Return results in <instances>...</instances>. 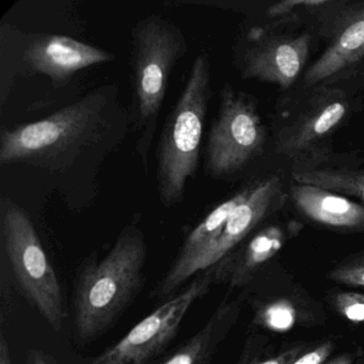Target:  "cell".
<instances>
[{"mask_svg": "<svg viewBox=\"0 0 364 364\" xmlns=\"http://www.w3.org/2000/svg\"><path fill=\"white\" fill-rule=\"evenodd\" d=\"M330 277L342 284L364 287V259L336 268Z\"/></svg>", "mask_w": 364, "mask_h": 364, "instance_id": "obj_20", "label": "cell"}, {"mask_svg": "<svg viewBox=\"0 0 364 364\" xmlns=\"http://www.w3.org/2000/svg\"><path fill=\"white\" fill-rule=\"evenodd\" d=\"M0 237L25 297L55 331H61L65 314L58 277L31 217L6 196L0 199Z\"/></svg>", "mask_w": 364, "mask_h": 364, "instance_id": "obj_5", "label": "cell"}, {"mask_svg": "<svg viewBox=\"0 0 364 364\" xmlns=\"http://www.w3.org/2000/svg\"><path fill=\"white\" fill-rule=\"evenodd\" d=\"M240 314L237 302L223 304L208 323L159 364H210L215 351Z\"/></svg>", "mask_w": 364, "mask_h": 364, "instance_id": "obj_15", "label": "cell"}, {"mask_svg": "<svg viewBox=\"0 0 364 364\" xmlns=\"http://www.w3.org/2000/svg\"><path fill=\"white\" fill-rule=\"evenodd\" d=\"M266 132L257 105L247 93L223 85L204 154V170L213 178H227L244 170L265 146Z\"/></svg>", "mask_w": 364, "mask_h": 364, "instance_id": "obj_6", "label": "cell"}, {"mask_svg": "<svg viewBox=\"0 0 364 364\" xmlns=\"http://www.w3.org/2000/svg\"><path fill=\"white\" fill-rule=\"evenodd\" d=\"M333 5V1L327 0H284L274 4L268 9L267 18L287 21V18H297L300 12H321V10H327L330 6Z\"/></svg>", "mask_w": 364, "mask_h": 364, "instance_id": "obj_18", "label": "cell"}, {"mask_svg": "<svg viewBox=\"0 0 364 364\" xmlns=\"http://www.w3.org/2000/svg\"><path fill=\"white\" fill-rule=\"evenodd\" d=\"M131 114L119 99V86L105 85L52 116L0 132V166L41 170L59 181L78 171H97L121 144Z\"/></svg>", "mask_w": 364, "mask_h": 364, "instance_id": "obj_1", "label": "cell"}, {"mask_svg": "<svg viewBox=\"0 0 364 364\" xmlns=\"http://www.w3.org/2000/svg\"><path fill=\"white\" fill-rule=\"evenodd\" d=\"M212 97L210 58L206 50H200L157 146V191L164 208L183 201L187 184L197 173Z\"/></svg>", "mask_w": 364, "mask_h": 364, "instance_id": "obj_4", "label": "cell"}, {"mask_svg": "<svg viewBox=\"0 0 364 364\" xmlns=\"http://www.w3.org/2000/svg\"><path fill=\"white\" fill-rule=\"evenodd\" d=\"M291 198L296 208L315 223L334 229L364 230V206L340 193L295 183Z\"/></svg>", "mask_w": 364, "mask_h": 364, "instance_id": "obj_13", "label": "cell"}, {"mask_svg": "<svg viewBox=\"0 0 364 364\" xmlns=\"http://www.w3.org/2000/svg\"><path fill=\"white\" fill-rule=\"evenodd\" d=\"M257 318L261 325L272 331H289L297 321V310L287 300H277L264 306Z\"/></svg>", "mask_w": 364, "mask_h": 364, "instance_id": "obj_17", "label": "cell"}, {"mask_svg": "<svg viewBox=\"0 0 364 364\" xmlns=\"http://www.w3.org/2000/svg\"><path fill=\"white\" fill-rule=\"evenodd\" d=\"M132 127L136 151L149 172V154L159 125L168 85L176 63L188 52L182 29L165 16L152 14L131 31Z\"/></svg>", "mask_w": 364, "mask_h": 364, "instance_id": "obj_3", "label": "cell"}, {"mask_svg": "<svg viewBox=\"0 0 364 364\" xmlns=\"http://www.w3.org/2000/svg\"><path fill=\"white\" fill-rule=\"evenodd\" d=\"M26 364H58V362L52 355L46 351L31 349L27 357Z\"/></svg>", "mask_w": 364, "mask_h": 364, "instance_id": "obj_23", "label": "cell"}, {"mask_svg": "<svg viewBox=\"0 0 364 364\" xmlns=\"http://www.w3.org/2000/svg\"><path fill=\"white\" fill-rule=\"evenodd\" d=\"M299 184L313 185L336 193L353 196L364 202V172L343 169H304L293 172Z\"/></svg>", "mask_w": 364, "mask_h": 364, "instance_id": "obj_16", "label": "cell"}, {"mask_svg": "<svg viewBox=\"0 0 364 364\" xmlns=\"http://www.w3.org/2000/svg\"><path fill=\"white\" fill-rule=\"evenodd\" d=\"M332 349H333V345L328 341L318 345L316 348L302 353L291 364H323L331 353Z\"/></svg>", "mask_w": 364, "mask_h": 364, "instance_id": "obj_21", "label": "cell"}, {"mask_svg": "<svg viewBox=\"0 0 364 364\" xmlns=\"http://www.w3.org/2000/svg\"><path fill=\"white\" fill-rule=\"evenodd\" d=\"M327 26V48L304 74L306 86L325 82L364 57V3L332 8Z\"/></svg>", "mask_w": 364, "mask_h": 364, "instance_id": "obj_11", "label": "cell"}, {"mask_svg": "<svg viewBox=\"0 0 364 364\" xmlns=\"http://www.w3.org/2000/svg\"><path fill=\"white\" fill-rule=\"evenodd\" d=\"M148 259L146 236L132 223L119 234L107 255L92 252L74 280V330L88 343L114 327L144 287Z\"/></svg>", "mask_w": 364, "mask_h": 364, "instance_id": "obj_2", "label": "cell"}, {"mask_svg": "<svg viewBox=\"0 0 364 364\" xmlns=\"http://www.w3.org/2000/svg\"><path fill=\"white\" fill-rule=\"evenodd\" d=\"M114 55L67 36L37 35L29 40L22 60L33 73L48 76L57 87L65 86L82 70L114 61Z\"/></svg>", "mask_w": 364, "mask_h": 364, "instance_id": "obj_10", "label": "cell"}, {"mask_svg": "<svg viewBox=\"0 0 364 364\" xmlns=\"http://www.w3.org/2000/svg\"><path fill=\"white\" fill-rule=\"evenodd\" d=\"M348 108V102L340 91H319L279 132L277 152L295 157L311 150L343 122Z\"/></svg>", "mask_w": 364, "mask_h": 364, "instance_id": "obj_12", "label": "cell"}, {"mask_svg": "<svg viewBox=\"0 0 364 364\" xmlns=\"http://www.w3.org/2000/svg\"><path fill=\"white\" fill-rule=\"evenodd\" d=\"M215 282L214 269L206 270L156 310L134 326L112 346L88 364H151L176 338L191 306L210 291Z\"/></svg>", "mask_w": 364, "mask_h": 364, "instance_id": "obj_7", "label": "cell"}, {"mask_svg": "<svg viewBox=\"0 0 364 364\" xmlns=\"http://www.w3.org/2000/svg\"><path fill=\"white\" fill-rule=\"evenodd\" d=\"M281 191L282 184L279 176H268L253 183L248 197L233 210L218 237L193 262L188 272V281L230 257L278 204Z\"/></svg>", "mask_w": 364, "mask_h": 364, "instance_id": "obj_8", "label": "cell"}, {"mask_svg": "<svg viewBox=\"0 0 364 364\" xmlns=\"http://www.w3.org/2000/svg\"><path fill=\"white\" fill-rule=\"evenodd\" d=\"M299 355H301V347H294L277 357L265 360V361L259 362L257 364H291Z\"/></svg>", "mask_w": 364, "mask_h": 364, "instance_id": "obj_22", "label": "cell"}, {"mask_svg": "<svg viewBox=\"0 0 364 364\" xmlns=\"http://www.w3.org/2000/svg\"><path fill=\"white\" fill-rule=\"evenodd\" d=\"M0 364H11L9 344H8L4 334L1 336V341H0Z\"/></svg>", "mask_w": 364, "mask_h": 364, "instance_id": "obj_24", "label": "cell"}, {"mask_svg": "<svg viewBox=\"0 0 364 364\" xmlns=\"http://www.w3.org/2000/svg\"><path fill=\"white\" fill-rule=\"evenodd\" d=\"M326 364H351V358L348 355H342Z\"/></svg>", "mask_w": 364, "mask_h": 364, "instance_id": "obj_25", "label": "cell"}, {"mask_svg": "<svg viewBox=\"0 0 364 364\" xmlns=\"http://www.w3.org/2000/svg\"><path fill=\"white\" fill-rule=\"evenodd\" d=\"M334 304L338 313L353 323L364 321V295L357 293H340L336 296Z\"/></svg>", "mask_w": 364, "mask_h": 364, "instance_id": "obj_19", "label": "cell"}, {"mask_svg": "<svg viewBox=\"0 0 364 364\" xmlns=\"http://www.w3.org/2000/svg\"><path fill=\"white\" fill-rule=\"evenodd\" d=\"M284 232L279 227L262 230L238 257H229L213 267L215 281H229L231 287H242L255 276L262 265L269 261L282 247Z\"/></svg>", "mask_w": 364, "mask_h": 364, "instance_id": "obj_14", "label": "cell"}, {"mask_svg": "<svg viewBox=\"0 0 364 364\" xmlns=\"http://www.w3.org/2000/svg\"><path fill=\"white\" fill-rule=\"evenodd\" d=\"M311 46L308 33L263 36L242 53V78L257 80L287 89L304 70Z\"/></svg>", "mask_w": 364, "mask_h": 364, "instance_id": "obj_9", "label": "cell"}]
</instances>
